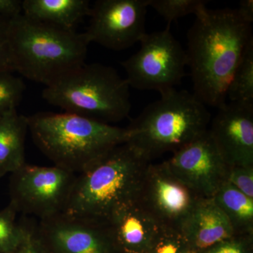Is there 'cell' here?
<instances>
[{"instance_id": "cell-1", "label": "cell", "mask_w": 253, "mask_h": 253, "mask_svg": "<svg viewBox=\"0 0 253 253\" xmlns=\"http://www.w3.org/2000/svg\"><path fill=\"white\" fill-rule=\"evenodd\" d=\"M253 42L252 26L236 9H207L196 16L185 50L193 94L200 101L217 109L226 104L233 74Z\"/></svg>"}, {"instance_id": "cell-2", "label": "cell", "mask_w": 253, "mask_h": 253, "mask_svg": "<svg viewBox=\"0 0 253 253\" xmlns=\"http://www.w3.org/2000/svg\"><path fill=\"white\" fill-rule=\"evenodd\" d=\"M151 163L126 142L116 146L77 174L64 213L107 224L118 210L139 201Z\"/></svg>"}, {"instance_id": "cell-3", "label": "cell", "mask_w": 253, "mask_h": 253, "mask_svg": "<svg viewBox=\"0 0 253 253\" xmlns=\"http://www.w3.org/2000/svg\"><path fill=\"white\" fill-rule=\"evenodd\" d=\"M89 44L84 33L41 22L23 14L10 20L13 72L45 86L84 65Z\"/></svg>"}, {"instance_id": "cell-4", "label": "cell", "mask_w": 253, "mask_h": 253, "mask_svg": "<svg viewBox=\"0 0 253 253\" xmlns=\"http://www.w3.org/2000/svg\"><path fill=\"white\" fill-rule=\"evenodd\" d=\"M27 118L37 147L55 166L76 174L127 141L126 128L73 113L39 112Z\"/></svg>"}, {"instance_id": "cell-5", "label": "cell", "mask_w": 253, "mask_h": 253, "mask_svg": "<svg viewBox=\"0 0 253 253\" xmlns=\"http://www.w3.org/2000/svg\"><path fill=\"white\" fill-rule=\"evenodd\" d=\"M211 115L193 93L176 89L161 94L126 127V143L151 160L176 152L208 130Z\"/></svg>"}, {"instance_id": "cell-6", "label": "cell", "mask_w": 253, "mask_h": 253, "mask_svg": "<svg viewBox=\"0 0 253 253\" xmlns=\"http://www.w3.org/2000/svg\"><path fill=\"white\" fill-rule=\"evenodd\" d=\"M129 87L111 66L85 63L45 86L42 96L64 112L111 125L129 116Z\"/></svg>"}, {"instance_id": "cell-7", "label": "cell", "mask_w": 253, "mask_h": 253, "mask_svg": "<svg viewBox=\"0 0 253 253\" xmlns=\"http://www.w3.org/2000/svg\"><path fill=\"white\" fill-rule=\"evenodd\" d=\"M171 24L161 31L145 35L141 48L121 62L129 86L160 94L175 89L185 76L186 50L170 31Z\"/></svg>"}, {"instance_id": "cell-8", "label": "cell", "mask_w": 253, "mask_h": 253, "mask_svg": "<svg viewBox=\"0 0 253 253\" xmlns=\"http://www.w3.org/2000/svg\"><path fill=\"white\" fill-rule=\"evenodd\" d=\"M76 176L57 166L26 163L11 173L9 204L18 213L40 221L59 215L66 211Z\"/></svg>"}, {"instance_id": "cell-9", "label": "cell", "mask_w": 253, "mask_h": 253, "mask_svg": "<svg viewBox=\"0 0 253 253\" xmlns=\"http://www.w3.org/2000/svg\"><path fill=\"white\" fill-rule=\"evenodd\" d=\"M149 0H98L91 7L84 32L89 43L113 51L128 49L146 34Z\"/></svg>"}, {"instance_id": "cell-10", "label": "cell", "mask_w": 253, "mask_h": 253, "mask_svg": "<svg viewBox=\"0 0 253 253\" xmlns=\"http://www.w3.org/2000/svg\"><path fill=\"white\" fill-rule=\"evenodd\" d=\"M165 163L200 199H212L227 179L229 166L208 130Z\"/></svg>"}, {"instance_id": "cell-11", "label": "cell", "mask_w": 253, "mask_h": 253, "mask_svg": "<svg viewBox=\"0 0 253 253\" xmlns=\"http://www.w3.org/2000/svg\"><path fill=\"white\" fill-rule=\"evenodd\" d=\"M51 253H121L108 224L61 213L37 224Z\"/></svg>"}, {"instance_id": "cell-12", "label": "cell", "mask_w": 253, "mask_h": 253, "mask_svg": "<svg viewBox=\"0 0 253 253\" xmlns=\"http://www.w3.org/2000/svg\"><path fill=\"white\" fill-rule=\"evenodd\" d=\"M199 199L165 161L148 166L139 201L161 226L179 229Z\"/></svg>"}, {"instance_id": "cell-13", "label": "cell", "mask_w": 253, "mask_h": 253, "mask_svg": "<svg viewBox=\"0 0 253 253\" xmlns=\"http://www.w3.org/2000/svg\"><path fill=\"white\" fill-rule=\"evenodd\" d=\"M208 129L229 167L253 166V105L226 103Z\"/></svg>"}, {"instance_id": "cell-14", "label": "cell", "mask_w": 253, "mask_h": 253, "mask_svg": "<svg viewBox=\"0 0 253 253\" xmlns=\"http://www.w3.org/2000/svg\"><path fill=\"white\" fill-rule=\"evenodd\" d=\"M192 252L201 253L234 236L229 219L212 199H199L179 226Z\"/></svg>"}, {"instance_id": "cell-15", "label": "cell", "mask_w": 253, "mask_h": 253, "mask_svg": "<svg viewBox=\"0 0 253 253\" xmlns=\"http://www.w3.org/2000/svg\"><path fill=\"white\" fill-rule=\"evenodd\" d=\"M107 224L121 253H147L161 226L139 201L118 210Z\"/></svg>"}, {"instance_id": "cell-16", "label": "cell", "mask_w": 253, "mask_h": 253, "mask_svg": "<svg viewBox=\"0 0 253 253\" xmlns=\"http://www.w3.org/2000/svg\"><path fill=\"white\" fill-rule=\"evenodd\" d=\"M90 11V3L87 0L22 1V14L25 16L70 31H75Z\"/></svg>"}, {"instance_id": "cell-17", "label": "cell", "mask_w": 253, "mask_h": 253, "mask_svg": "<svg viewBox=\"0 0 253 253\" xmlns=\"http://www.w3.org/2000/svg\"><path fill=\"white\" fill-rule=\"evenodd\" d=\"M28 130L27 116L13 109L0 118V179L26 164L25 143Z\"/></svg>"}, {"instance_id": "cell-18", "label": "cell", "mask_w": 253, "mask_h": 253, "mask_svg": "<svg viewBox=\"0 0 253 253\" xmlns=\"http://www.w3.org/2000/svg\"><path fill=\"white\" fill-rule=\"evenodd\" d=\"M229 219L234 235L253 236V199L226 181L213 196Z\"/></svg>"}, {"instance_id": "cell-19", "label": "cell", "mask_w": 253, "mask_h": 253, "mask_svg": "<svg viewBox=\"0 0 253 253\" xmlns=\"http://www.w3.org/2000/svg\"><path fill=\"white\" fill-rule=\"evenodd\" d=\"M226 99L230 102L253 105V42L248 46L233 74Z\"/></svg>"}, {"instance_id": "cell-20", "label": "cell", "mask_w": 253, "mask_h": 253, "mask_svg": "<svg viewBox=\"0 0 253 253\" xmlns=\"http://www.w3.org/2000/svg\"><path fill=\"white\" fill-rule=\"evenodd\" d=\"M16 208L9 204L0 211V253H11L24 241L32 221L23 218L18 222Z\"/></svg>"}, {"instance_id": "cell-21", "label": "cell", "mask_w": 253, "mask_h": 253, "mask_svg": "<svg viewBox=\"0 0 253 253\" xmlns=\"http://www.w3.org/2000/svg\"><path fill=\"white\" fill-rule=\"evenodd\" d=\"M206 1L203 0H149V7L154 9L168 24L173 21L194 14L198 16L206 9Z\"/></svg>"}, {"instance_id": "cell-22", "label": "cell", "mask_w": 253, "mask_h": 253, "mask_svg": "<svg viewBox=\"0 0 253 253\" xmlns=\"http://www.w3.org/2000/svg\"><path fill=\"white\" fill-rule=\"evenodd\" d=\"M26 90L22 78L11 72L0 73V118L13 109H16Z\"/></svg>"}, {"instance_id": "cell-23", "label": "cell", "mask_w": 253, "mask_h": 253, "mask_svg": "<svg viewBox=\"0 0 253 253\" xmlns=\"http://www.w3.org/2000/svg\"><path fill=\"white\" fill-rule=\"evenodd\" d=\"M187 243L177 228L161 226L147 253H191Z\"/></svg>"}, {"instance_id": "cell-24", "label": "cell", "mask_w": 253, "mask_h": 253, "mask_svg": "<svg viewBox=\"0 0 253 253\" xmlns=\"http://www.w3.org/2000/svg\"><path fill=\"white\" fill-rule=\"evenodd\" d=\"M226 181L253 199V166L229 167Z\"/></svg>"}, {"instance_id": "cell-25", "label": "cell", "mask_w": 253, "mask_h": 253, "mask_svg": "<svg viewBox=\"0 0 253 253\" xmlns=\"http://www.w3.org/2000/svg\"><path fill=\"white\" fill-rule=\"evenodd\" d=\"M253 236L234 235L201 253H251Z\"/></svg>"}, {"instance_id": "cell-26", "label": "cell", "mask_w": 253, "mask_h": 253, "mask_svg": "<svg viewBox=\"0 0 253 253\" xmlns=\"http://www.w3.org/2000/svg\"><path fill=\"white\" fill-rule=\"evenodd\" d=\"M11 19L0 16V73H13L9 49V28Z\"/></svg>"}, {"instance_id": "cell-27", "label": "cell", "mask_w": 253, "mask_h": 253, "mask_svg": "<svg viewBox=\"0 0 253 253\" xmlns=\"http://www.w3.org/2000/svg\"><path fill=\"white\" fill-rule=\"evenodd\" d=\"M11 253H51L38 234L37 224L32 222L24 241Z\"/></svg>"}, {"instance_id": "cell-28", "label": "cell", "mask_w": 253, "mask_h": 253, "mask_svg": "<svg viewBox=\"0 0 253 253\" xmlns=\"http://www.w3.org/2000/svg\"><path fill=\"white\" fill-rule=\"evenodd\" d=\"M22 14V1L0 0V16L13 18Z\"/></svg>"}, {"instance_id": "cell-29", "label": "cell", "mask_w": 253, "mask_h": 253, "mask_svg": "<svg viewBox=\"0 0 253 253\" xmlns=\"http://www.w3.org/2000/svg\"><path fill=\"white\" fill-rule=\"evenodd\" d=\"M236 9L240 17L246 22L252 24L253 21V0H242L240 1L239 7Z\"/></svg>"}, {"instance_id": "cell-30", "label": "cell", "mask_w": 253, "mask_h": 253, "mask_svg": "<svg viewBox=\"0 0 253 253\" xmlns=\"http://www.w3.org/2000/svg\"><path fill=\"white\" fill-rule=\"evenodd\" d=\"M191 253H194V252H191Z\"/></svg>"}]
</instances>
